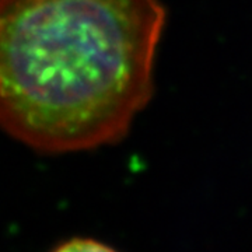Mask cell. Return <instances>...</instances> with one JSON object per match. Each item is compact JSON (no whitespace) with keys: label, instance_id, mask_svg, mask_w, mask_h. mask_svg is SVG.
Masks as SVG:
<instances>
[{"label":"cell","instance_id":"6da1fadb","mask_svg":"<svg viewBox=\"0 0 252 252\" xmlns=\"http://www.w3.org/2000/svg\"><path fill=\"white\" fill-rule=\"evenodd\" d=\"M165 23L161 0H0V126L42 153L121 142Z\"/></svg>","mask_w":252,"mask_h":252},{"label":"cell","instance_id":"7a4b0ae2","mask_svg":"<svg viewBox=\"0 0 252 252\" xmlns=\"http://www.w3.org/2000/svg\"><path fill=\"white\" fill-rule=\"evenodd\" d=\"M52 252H118L105 244L89 240V238H74L59 245Z\"/></svg>","mask_w":252,"mask_h":252}]
</instances>
